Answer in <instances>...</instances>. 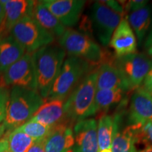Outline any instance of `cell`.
Returning <instances> with one entry per match:
<instances>
[{
    "label": "cell",
    "instance_id": "cell-19",
    "mask_svg": "<svg viewBox=\"0 0 152 152\" xmlns=\"http://www.w3.org/2000/svg\"><path fill=\"white\" fill-rule=\"evenodd\" d=\"M120 115H103L97 123L99 152L111 151L116 132L118 131Z\"/></svg>",
    "mask_w": 152,
    "mask_h": 152
},
{
    "label": "cell",
    "instance_id": "cell-21",
    "mask_svg": "<svg viewBox=\"0 0 152 152\" xmlns=\"http://www.w3.org/2000/svg\"><path fill=\"white\" fill-rule=\"evenodd\" d=\"M152 7L147 5L143 8L131 12L128 16L127 20L131 28L137 37L139 45H141L142 40L149 29L151 23Z\"/></svg>",
    "mask_w": 152,
    "mask_h": 152
},
{
    "label": "cell",
    "instance_id": "cell-34",
    "mask_svg": "<svg viewBox=\"0 0 152 152\" xmlns=\"http://www.w3.org/2000/svg\"><path fill=\"white\" fill-rule=\"evenodd\" d=\"M146 50H147V52L149 56H151L152 57V43L150 44L149 46L145 47Z\"/></svg>",
    "mask_w": 152,
    "mask_h": 152
},
{
    "label": "cell",
    "instance_id": "cell-23",
    "mask_svg": "<svg viewBox=\"0 0 152 152\" xmlns=\"http://www.w3.org/2000/svg\"><path fill=\"white\" fill-rule=\"evenodd\" d=\"M8 149L11 152H28L35 141L29 136L18 129L11 130L7 137Z\"/></svg>",
    "mask_w": 152,
    "mask_h": 152
},
{
    "label": "cell",
    "instance_id": "cell-3",
    "mask_svg": "<svg viewBox=\"0 0 152 152\" xmlns=\"http://www.w3.org/2000/svg\"><path fill=\"white\" fill-rule=\"evenodd\" d=\"M96 71L90 72L66 99V117L72 124L96 114L94 99L96 91Z\"/></svg>",
    "mask_w": 152,
    "mask_h": 152
},
{
    "label": "cell",
    "instance_id": "cell-14",
    "mask_svg": "<svg viewBox=\"0 0 152 152\" xmlns=\"http://www.w3.org/2000/svg\"><path fill=\"white\" fill-rule=\"evenodd\" d=\"M67 99H56L45 102L30 121H35L53 128L64 123H69L66 117L65 103Z\"/></svg>",
    "mask_w": 152,
    "mask_h": 152
},
{
    "label": "cell",
    "instance_id": "cell-7",
    "mask_svg": "<svg viewBox=\"0 0 152 152\" xmlns=\"http://www.w3.org/2000/svg\"><path fill=\"white\" fill-rule=\"evenodd\" d=\"M111 63L121 73L128 90H135L141 87L152 67L151 59L141 53L115 57Z\"/></svg>",
    "mask_w": 152,
    "mask_h": 152
},
{
    "label": "cell",
    "instance_id": "cell-32",
    "mask_svg": "<svg viewBox=\"0 0 152 152\" xmlns=\"http://www.w3.org/2000/svg\"><path fill=\"white\" fill-rule=\"evenodd\" d=\"M7 147H8L7 140L4 137L1 138V140H0V151H1V150Z\"/></svg>",
    "mask_w": 152,
    "mask_h": 152
},
{
    "label": "cell",
    "instance_id": "cell-38",
    "mask_svg": "<svg viewBox=\"0 0 152 152\" xmlns=\"http://www.w3.org/2000/svg\"><path fill=\"white\" fill-rule=\"evenodd\" d=\"M151 61H152V57H151Z\"/></svg>",
    "mask_w": 152,
    "mask_h": 152
},
{
    "label": "cell",
    "instance_id": "cell-29",
    "mask_svg": "<svg viewBox=\"0 0 152 152\" xmlns=\"http://www.w3.org/2000/svg\"><path fill=\"white\" fill-rule=\"evenodd\" d=\"M142 88L152 96V67L147 75H146L143 83H142Z\"/></svg>",
    "mask_w": 152,
    "mask_h": 152
},
{
    "label": "cell",
    "instance_id": "cell-16",
    "mask_svg": "<svg viewBox=\"0 0 152 152\" xmlns=\"http://www.w3.org/2000/svg\"><path fill=\"white\" fill-rule=\"evenodd\" d=\"M34 1L28 0H1L5 11L2 37L10 34L11 28L19 20L26 16H30Z\"/></svg>",
    "mask_w": 152,
    "mask_h": 152
},
{
    "label": "cell",
    "instance_id": "cell-22",
    "mask_svg": "<svg viewBox=\"0 0 152 152\" xmlns=\"http://www.w3.org/2000/svg\"><path fill=\"white\" fill-rule=\"evenodd\" d=\"M125 91L121 89L114 90H96L94 99L96 113L98 111H107L120 102H121Z\"/></svg>",
    "mask_w": 152,
    "mask_h": 152
},
{
    "label": "cell",
    "instance_id": "cell-9",
    "mask_svg": "<svg viewBox=\"0 0 152 152\" xmlns=\"http://www.w3.org/2000/svg\"><path fill=\"white\" fill-rule=\"evenodd\" d=\"M0 78L7 87H19L37 90L32 54L26 53L20 59L1 73Z\"/></svg>",
    "mask_w": 152,
    "mask_h": 152
},
{
    "label": "cell",
    "instance_id": "cell-36",
    "mask_svg": "<svg viewBox=\"0 0 152 152\" xmlns=\"http://www.w3.org/2000/svg\"><path fill=\"white\" fill-rule=\"evenodd\" d=\"M135 152H152V149H144L142 150V151H138Z\"/></svg>",
    "mask_w": 152,
    "mask_h": 152
},
{
    "label": "cell",
    "instance_id": "cell-30",
    "mask_svg": "<svg viewBox=\"0 0 152 152\" xmlns=\"http://www.w3.org/2000/svg\"><path fill=\"white\" fill-rule=\"evenodd\" d=\"M44 140L34 142L28 152H45L44 148Z\"/></svg>",
    "mask_w": 152,
    "mask_h": 152
},
{
    "label": "cell",
    "instance_id": "cell-6",
    "mask_svg": "<svg viewBox=\"0 0 152 152\" xmlns=\"http://www.w3.org/2000/svg\"><path fill=\"white\" fill-rule=\"evenodd\" d=\"M10 35L28 54H33L54 41V36L41 27L30 16L24 17L15 24L11 28Z\"/></svg>",
    "mask_w": 152,
    "mask_h": 152
},
{
    "label": "cell",
    "instance_id": "cell-2",
    "mask_svg": "<svg viewBox=\"0 0 152 152\" xmlns=\"http://www.w3.org/2000/svg\"><path fill=\"white\" fill-rule=\"evenodd\" d=\"M45 102L37 90L12 87L1 124L5 130L11 131L18 128L29 121Z\"/></svg>",
    "mask_w": 152,
    "mask_h": 152
},
{
    "label": "cell",
    "instance_id": "cell-5",
    "mask_svg": "<svg viewBox=\"0 0 152 152\" xmlns=\"http://www.w3.org/2000/svg\"><path fill=\"white\" fill-rule=\"evenodd\" d=\"M90 65L85 60L68 56L64 61L58 77L55 80L45 100L67 99L82 80L90 73Z\"/></svg>",
    "mask_w": 152,
    "mask_h": 152
},
{
    "label": "cell",
    "instance_id": "cell-27",
    "mask_svg": "<svg viewBox=\"0 0 152 152\" xmlns=\"http://www.w3.org/2000/svg\"><path fill=\"white\" fill-rule=\"evenodd\" d=\"M9 92L8 87L4 85L0 78V123H2L5 118L6 111L9 98Z\"/></svg>",
    "mask_w": 152,
    "mask_h": 152
},
{
    "label": "cell",
    "instance_id": "cell-13",
    "mask_svg": "<svg viewBox=\"0 0 152 152\" xmlns=\"http://www.w3.org/2000/svg\"><path fill=\"white\" fill-rule=\"evenodd\" d=\"M73 124L64 123L52 128L44 140L45 152H73L74 145Z\"/></svg>",
    "mask_w": 152,
    "mask_h": 152
},
{
    "label": "cell",
    "instance_id": "cell-37",
    "mask_svg": "<svg viewBox=\"0 0 152 152\" xmlns=\"http://www.w3.org/2000/svg\"><path fill=\"white\" fill-rule=\"evenodd\" d=\"M0 152H11L10 151H9L8 147L6 148V149H4L3 150H1V151H0Z\"/></svg>",
    "mask_w": 152,
    "mask_h": 152
},
{
    "label": "cell",
    "instance_id": "cell-10",
    "mask_svg": "<svg viewBox=\"0 0 152 152\" xmlns=\"http://www.w3.org/2000/svg\"><path fill=\"white\" fill-rule=\"evenodd\" d=\"M41 2L66 28L73 27L78 23L86 4L84 0H43Z\"/></svg>",
    "mask_w": 152,
    "mask_h": 152
},
{
    "label": "cell",
    "instance_id": "cell-11",
    "mask_svg": "<svg viewBox=\"0 0 152 152\" xmlns=\"http://www.w3.org/2000/svg\"><path fill=\"white\" fill-rule=\"evenodd\" d=\"M73 152H99L97 122L94 118H87L74 125Z\"/></svg>",
    "mask_w": 152,
    "mask_h": 152
},
{
    "label": "cell",
    "instance_id": "cell-26",
    "mask_svg": "<svg viewBox=\"0 0 152 152\" xmlns=\"http://www.w3.org/2000/svg\"><path fill=\"white\" fill-rule=\"evenodd\" d=\"M16 129L27 134L35 142L45 140L52 130L50 127L32 121H28Z\"/></svg>",
    "mask_w": 152,
    "mask_h": 152
},
{
    "label": "cell",
    "instance_id": "cell-20",
    "mask_svg": "<svg viewBox=\"0 0 152 152\" xmlns=\"http://www.w3.org/2000/svg\"><path fill=\"white\" fill-rule=\"evenodd\" d=\"M26 50L10 34L0 38V73L20 59Z\"/></svg>",
    "mask_w": 152,
    "mask_h": 152
},
{
    "label": "cell",
    "instance_id": "cell-24",
    "mask_svg": "<svg viewBox=\"0 0 152 152\" xmlns=\"http://www.w3.org/2000/svg\"><path fill=\"white\" fill-rule=\"evenodd\" d=\"M134 130L132 125L118 131L113 140L112 152H134Z\"/></svg>",
    "mask_w": 152,
    "mask_h": 152
},
{
    "label": "cell",
    "instance_id": "cell-33",
    "mask_svg": "<svg viewBox=\"0 0 152 152\" xmlns=\"http://www.w3.org/2000/svg\"><path fill=\"white\" fill-rule=\"evenodd\" d=\"M152 43V28L151 30H150V33L148 35V37L145 41V45H144V47L149 46L150 44Z\"/></svg>",
    "mask_w": 152,
    "mask_h": 152
},
{
    "label": "cell",
    "instance_id": "cell-35",
    "mask_svg": "<svg viewBox=\"0 0 152 152\" xmlns=\"http://www.w3.org/2000/svg\"><path fill=\"white\" fill-rule=\"evenodd\" d=\"M5 128H4L3 125L1 124V123H0V139L1 138V136L3 135V134H5Z\"/></svg>",
    "mask_w": 152,
    "mask_h": 152
},
{
    "label": "cell",
    "instance_id": "cell-31",
    "mask_svg": "<svg viewBox=\"0 0 152 152\" xmlns=\"http://www.w3.org/2000/svg\"><path fill=\"white\" fill-rule=\"evenodd\" d=\"M5 18V11L3 4L0 1V38L3 36V26Z\"/></svg>",
    "mask_w": 152,
    "mask_h": 152
},
{
    "label": "cell",
    "instance_id": "cell-25",
    "mask_svg": "<svg viewBox=\"0 0 152 152\" xmlns=\"http://www.w3.org/2000/svg\"><path fill=\"white\" fill-rule=\"evenodd\" d=\"M134 152L152 149V121L141 126H133Z\"/></svg>",
    "mask_w": 152,
    "mask_h": 152
},
{
    "label": "cell",
    "instance_id": "cell-8",
    "mask_svg": "<svg viewBox=\"0 0 152 152\" xmlns=\"http://www.w3.org/2000/svg\"><path fill=\"white\" fill-rule=\"evenodd\" d=\"M123 18V15L112 10L104 1H96L91 8L90 18L92 34L103 46H107Z\"/></svg>",
    "mask_w": 152,
    "mask_h": 152
},
{
    "label": "cell",
    "instance_id": "cell-18",
    "mask_svg": "<svg viewBox=\"0 0 152 152\" xmlns=\"http://www.w3.org/2000/svg\"><path fill=\"white\" fill-rule=\"evenodd\" d=\"M96 73V90L121 89L125 92L128 90L121 73L111 61L101 64Z\"/></svg>",
    "mask_w": 152,
    "mask_h": 152
},
{
    "label": "cell",
    "instance_id": "cell-15",
    "mask_svg": "<svg viewBox=\"0 0 152 152\" xmlns=\"http://www.w3.org/2000/svg\"><path fill=\"white\" fill-rule=\"evenodd\" d=\"M109 45L115 52V57L124 56L136 53V36L126 18H123L115 28Z\"/></svg>",
    "mask_w": 152,
    "mask_h": 152
},
{
    "label": "cell",
    "instance_id": "cell-28",
    "mask_svg": "<svg viewBox=\"0 0 152 152\" xmlns=\"http://www.w3.org/2000/svg\"><path fill=\"white\" fill-rule=\"evenodd\" d=\"M147 3L148 1L147 0H132V1H128L121 4L123 7V9H125L128 12L131 13L143 8L147 5Z\"/></svg>",
    "mask_w": 152,
    "mask_h": 152
},
{
    "label": "cell",
    "instance_id": "cell-4",
    "mask_svg": "<svg viewBox=\"0 0 152 152\" xmlns=\"http://www.w3.org/2000/svg\"><path fill=\"white\" fill-rule=\"evenodd\" d=\"M58 45L68 56H75L85 60L90 66L104 63L106 54L99 45L89 35L73 29H66L58 37Z\"/></svg>",
    "mask_w": 152,
    "mask_h": 152
},
{
    "label": "cell",
    "instance_id": "cell-17",
    "mask_svg": "<svg viewBox=\"0 0 152 152\" xmlns=\"http://www.w3.org/2000/svg\"><path fill=\"white\" fill-rule=\"evenodd\" d=\"M30 17L54 37H61L67 29L42 4L41 1H34Z\"/></svg>",
    "mask_w": 152,
    "mask_h": 152
},
{
    "label": "cell",
    "instance_id": "cell-1",
    "mask_svg": "<svg viewBox=\"0 0 152 152\" xmlns=\"http://www.w3.org/2000/svg\"><path fill=\"white\" fill-rule=\"evenodd\" d=\"M32 54L35 68L37 91L46 99L65 61L66 52L59 45H51Z\"/></svg>",
    "mask_w": 152,
    "mask_h": 152
},
{
    "label": "cell",
    "instance_id": "cell-12",
    "mask_svg": "<svg viewBox=\"0 0 152 152\" xmlns=\"http://www.w3.org/2000/svg\"><path fill=\"white\" fill-rule=\"evenodd\" d=\"M152 121V96L142 87L134 90L130 99L128 122L133 126H141Z\"/></svg>",
    "mask_w": 152,
    "mask_h": 152
}]
</instances>
